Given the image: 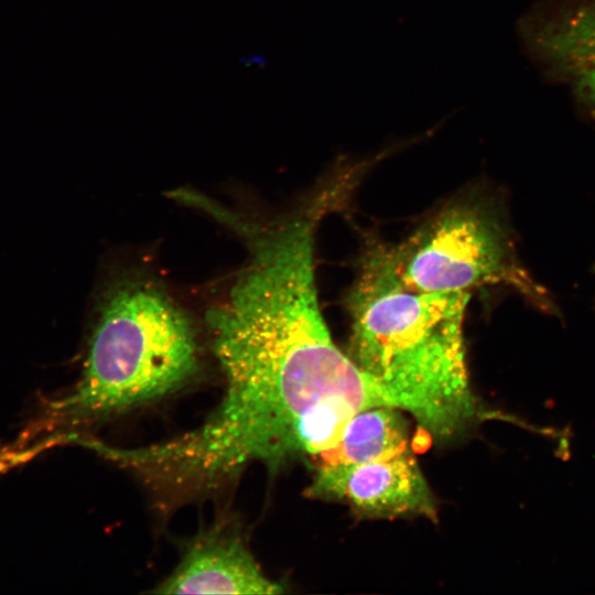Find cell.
Masks as SVG:
<instances>
[{"label":"cell","mask_w":595,"mask_h":595,"mask_svg":"<svg viewBox=\"0 0 595 595\" xmlns=\"http://www.w3.org/2000/svg\"><path fill=\"white\" fill-rule=\"evenodd\" d=\"M320 219L301 209L239 227L249 261L207 314L225 396L199 428L133 448L140 474L170 486L207 487L251 462L277 469L333 448L356 413L397 408L337 347L323 318L314 275Z\"/></svg>","instance_id":"obj_1"},{"label":"cell","mask_w":595,"mask_h":595,"mask_svg":"<svg viewBox=\"0 0 595 595\" xmlns=\"http://www.w3.org/2000/svg\"><path fill=\"white\" fill-rule=\"evenodd\" d=\"M469 299V292L410 291L361 266L348 301V356L440 441L461 435L484 414L466 365Z\"/></svg>","instance_id":"obj_2"},{"label":"cell","mask_w":595,"mask_h":595,"mask_svg":"<svg viewBox=\"0 0 595 595\" xmlns=\"http://www.w3.org/2000/svg\"><path fill=\"white\" fill-rule=\"evenodd\" d=\"M196 366L195 335L182 310L153 286H123L102 307L73 391L47 403L3 453L12 466L26 463L66 444L85 423L166 394Z\"/></svg>","instance_id":"obj_3"},{"label":"cell","mask_w":595,"mask_h":595,"mask_svg":"<svg viewBox=\"0 0 595 595\" xmlns=\"http://www.w3.org/2000/svg\"><path fill=\"white\" fill-rule=\"evenodd\" d=\"M363 266L414 292H469L504 284L542 307L544 291L518 263L505 227L480 203L457 201L440 209L397 245H374Z\"/></svg>","instance_id":"obj_4"},{"label":"cell","mask_w":595,"mask_h":595,"mask_svg":"<svg viewBox=\"0 0 595 595\" xmlns=\"http://www.w3.org/2000/svg\"><path fill=\"white\" fill-rule=\"evenodd\" d=\"M306 495L344 502L364 518H437L435 497L411 451L363 464H317Z\"/></svg>","instance_id":"obj_5"},{"label":"cell","mask_w":595,"mask_h":595,"mask_svg":"<svg viewBox=\"0 0 595 595\" xmlns=\"http://www.w3.org/2000/svg\"><path fill=\"white\" fill-rule=\"evenodd\" d=\"M153 592L277 594L283 588L263 574L239 537L214 529L192 544L172 574Z\"/></svg>","instance_id":"obj_6"},{"label":"cell","mask_w":595,"mask_h":595,"mask_svg":"<svg viewBox=\"0 0 595 595\" xmlns=\"http://www.w3.org/2000/svg\"><path fill=\"white\" fill-rule=\"evenodd\" d=\"M528 45L577 98L595 107V0H580L532 18Z\"/></svg>","instance_id":"obj_7"},{"label":"cell","mask_w":595,"mask_h":595,"mask_svg":"<svg viewBox=\"0 0 595 595\" xmlns=\"http://www.w3.org/2000/svg\"><path fill=\"white\" fill-rule=\"evenodd\" d=\"M402 412L392 407H374L356 413L337 444L316 457L318 464H363L410 451Z\"/></svg>","instance_id":"obj_8"},{"label":"cell","mask_w":595,"mask_h":595,"mask_svg":"<svg viewBox=\"0 0 595 595\" xmlns=\"http://www.w3.org/2000/svg\"><path fill=\"white\" fill-rule=\"evenodd\" d=\"M593 117H594V119H595V111L593 112Z\"/></svg>","instance_id":"obj_9"}]
</instances>
